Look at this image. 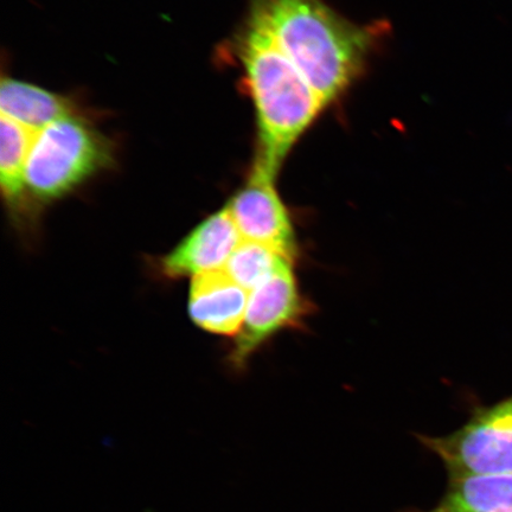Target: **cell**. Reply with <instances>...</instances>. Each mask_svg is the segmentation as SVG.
Instances as JSON below:
<instances>
[{"mask_svg":"<svg viewBox=\"0 0 512 512\" xmlns=\"http://www.w3.org/2000/svg\"><path fill=\"white\" fill-rule=\"evenodd\" d=\"M248 21L264 30L328 106L366 66L375 29L342 17L324 0H252Z\"/></svg>","mask_w":512,"mask_h":512,"instance_id":"6da1fadb","label":"cell"},{"mask_svg":"<svg viewBox=\"0 0 512 512\" xmlns=\"http://www.w3.org/2000/svg\"><path fill=\"white\" fill-rule=\"evenodd\" d=\"M258 121L256 162L279 174L288 153L326 107L264 30L247 22L236 44Z\"/></svg>","mask_w":512,"mask_h":512,"instance_id":"7a4b0ae2","label":"cell"},{"mask_svg":"<svg viewBox=\"0 0 512 512\" xmlns=\"http://www.w3.org/2000/svg\"><path fill=\"white\" fill-rule=\"evenodd\" d=\"M113 163V147L81 115L55 121L34 134L25 182L29 201L61 200Z\"/></svg>","mask_w":512,"mask_h":512,"instance_id":"3957f363","label":"cell"},{"mask_svg":"<svg viewBox=\"0 0 512 512\" xmlns=\"http://www.w3.org/2000/svg\"><path fill=\"white\" fill-rule=\"evenodd\" d=\"M451 479L512 473V395L479 408L467 424L447 437H424Z\"/></svg>","mask_w":512,"mask_h":512,"instance_id":"277c9868","label":"cell"},{"mask_svg":"<svg viewBox=\"0 0 512 512\" xmlns=\"http://www.w3.org/2000/svg\"><path fill=\"white\" fill-rule=\"evenodd\" d=\"M307 312L293 261L283 259L271 277L249 292L245 320L228 356L235 369L246 368L251 357L281 330L293 328Z\"/></svg>","mask_w":512,"mask_h":512,"instance_id":"5b68a950","label":"cell"},{"mask_svg":"<svg viewBox=\"0 0 512 512\" xmlns=\"http://www.w3.org/2000/svg\"><path fill=\"white\" fill-rule=\"evenodd\" d=\"M277 176L255 160L246 183L227 207L243 240L264 243L294 261L298 243L290 213L277 189Z\"/></svg>","mask_w":512,"mask_h":512,"instance_id":"8992f818","label":"cell"},{"mask_svg":"<svg viewBox=\"0 0 512 512\" xmlns=\"http://www.w3.org/2000/svg\"><path fill=\"white\" fill-rule=\"evenodd\" d=\"M242 236L228 207L216 211L159 260V272L168 279L195 278L223 271Z\"/></svg>","mask_w":512,"mask_h":512,"instance_id":"52a82bcc","label":"cell"},{"mask_svg":"<svg viewBox=\"0 0 512 512\" xmlns=\"http://www.w3.org/2000/svg\"><path fill=\"white\" fill-rule=\"evenodd\" d=\"M249 292L224 271L191 279L189 316L198 328L209 334L235 337L245 320Z\"/></svg>","mask_w":512,"mask_h":512,"instance_id":"ba28073f","label":"cell"},{"mask_svg":"<svg viewBox=\"0 0 512 512\" xmlns=\"http://www.w3.org/2000/svg\"><path fill=\"white\" fill-rule=\"evenodd\" d=\"M0 115L16 121L32 133L78 113V107L66 96L32 83L3 78L0 83Z\"/></svg>","mask_w":512,"mask_h":512,"instance_id":"9c48e42d","label":"cell"},{"mask_svg":"<svg viewBox=\"0 0 512 512\" xmlns=\"http://www.w3.org/2000/svg\"><path fill=\"white\" fill-rule=\"evenodd\" d=\"M34 134L16 121L0 115V185L4 202L18 222L21 220L19 217L28 211L25 170Z\"/></svg>","mask_w":512,"mask_h":512,"instance_id":"30bf717a","label":"cell"},{"mask_svg":"<svg viewBox=\"0 0 512 512\" xmlns=\"http://www.w3.org/2000/svg\"><path fill=\"white\" fill-rule=\"evenodd\" d=\"M451 480L444 498L427 512H512V473Z\"/></svg>","mask_w":512,"mask_h":512,"instance_id":"8fae6325","label":"cell"},{"mask_svg":"<svg viewBox=\"0 0 512 512\" xmlns=\"http://www.w3.org/2000/svg\"><path fill=\"white\" fill-rule=\"evenodd\" d=\"M283 259V255L264 243L242 239L223 271L247 292H252L271 277Z\"/></svg>","mask_w":512,"mask_h":512,"instance_id":"7c38bea8","label":"cell"}]
</instances>
